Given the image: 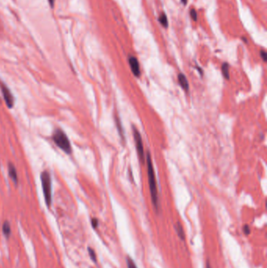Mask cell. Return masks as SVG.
Here are the masks:
<instances>
[{
	"label": "cell",
	"mask_w": 267,
	"mask_h": 268,
	"mask_svg": "<svg viewBox=\"0 0 267 268\" xmlns=\"http://www.w3.org/2000/svg\"><path fill=\"white\" fill-rule=\"evenodd\" d=\"M145 161L146 163V171H147V176H148V183H149L150 187V193H151V201L154 205V208L157 212L160 210V203H159V197L158 192H157V183H156L155 174H154V169L153 167L152 160H151V156L150 152L146 154L145 157Z\"/></svg>",
	"instance_id": "1"
},
{
	"label": "cell",
	"mask_w": 267,
	"mask_h": 268,
	"mask_svg": "<svg viewBox=\"0 0 267 268\" xmlns=\"http://www.w3.org/2000/svg\"><path fill=\"white\" fill-rule=\"evenodd\" d=\"M53 140L55 143L56 145L61 149L68 155H71L72 152V147H71V142L68 139L66 133L60 129L57 128L54 130L53 133Z\"/></svg>",
	"instance_id": "2"
},
{
	"label": "cell",
	"mask_w": 267,
	"mask_h": 268,
	"mask_svg": "<svg viewBox=\"0 0 267 268\" xmlns=\"http://www.w3.org/2000/svg\"><path fill=\"white\" fill-rule=\"evenodd\" d=\"M43 187V194H44L45 202L48 207L52 205V180H51L50 174L48 171L44 170L40 175Z\"/></svg>",
	"instance_id": "3"
},
{
	"label": "cell",
	"mask_w": 267,
	"mask_h": 268,
	"mask_svg": "<svg viewBox=\"0 0 267 268\" xmlns=\"http://www.w3.org/2000/svg\"><path fill=\"white\" fill-rule=\"evenodd\" d=\"M132 133H133V137L134 140H135L136 147L137 153H138L139 157H140V161L142 163H144L145 161V156H144V150H143V140H142L141 135H140V132L137 129L136 127L132 125Z\"/></svg>",
	"instance_id": "4"
},
{
	"label": "cell",
	"mask_w": 267,
	"mask_h": 268,
	"mask_svg": "<svg viewBox=\"0 0 267 268\" xmlns=\"http://www.w3.org/2000/svg\"><path fill=\"white\" fill-rule=\"evenodd\" d=\"M0 89L2 91L3 96V99L6 102V104L9 108H12L14 106L15 99L13 97V93L11 92L10 89H9L8 86L3 82V81H0Z\"/></svg>",
	"instance_id": "5"
},
{
	"label": "cell",
	"mask_w": 267,
	"mask_h": 268,
	"mask_svg": "<svg viewBox=\"0 0 267 268\" xmlns=\"http://www.w3.org/2000/svg\"><path fill=\"white\" fill-rule=\"evenodd\" d=\"M128 61H129V64L130 66L131 71H132V74L135 75L136 77L139 78L141 75V71H140V64H139V61L137 60L136 57H135L134 56H129L128 57Z\"/></svg>",
	"instance_id": "6"
},
{
	"label": "cell",
	"mask_w": 267,
	"mask_h": 268,
	"mask_svg": "<svg viewBox=\"0 0 267 268\" xmlns=\"http://www.w3.org/2000/svg\"><path fill=\"white\" fill-rule=\"evenodd\" d=\"M8 173L9 176L11 178V180H13L15 183V184H18V172H17V169L15 168L14 165L13 163L10 162L8 164Z\"/></svg>",
	"instance_id": "7"
},
{
	"label": "cell",
	"mask_w": 267,
	"mask_h": 268,
	"mask_svg": "<svg viewBox=\"0 0 267 268\" xmlns=\"http://www.w3.org/2000/svg\"><path fill=\"white\" fill-rule=\"evenodd\" d=\"M178 81H179V84L180 85V86L184 90L187 91V92L189 90V89H190L189 81L183 73L178 74Z\"/></svg>",
	"instance_id": "8"
},
{
	"label": "cell",
	"mask_w": 267,
	"mask_h": 268,
	"mask_svg": "<svg viewBox=\"0 0 267 268\" xmlns=\"http://www.w3.org/2000/svg\"><path fill=\"white\" fill-rule=\"evenodd\" d=\"M2 231L3 234H4V236L6 237V238H9L11 235V226L10 223H9V221L6 220L4 221V223H3L2 226Z\"/></svg>",
	"instance_id": "9"
},
{
	"label": "cell",
	"mask_w": 267,
	"mask_h": 268,
	"mask_svg": "<svg viewBox=\"0 0 267 268\" xmlns=\"http://www.w3.org/2000/svg\"><path fill=\"white\" fill-rule=\"evenodd\" d=\"M115 124H116V126H117V129H118V133H119L120 136H121V139L124 140L125 139V136H124V133H123V129H122V125H121V121H120L119 118H118V116L115 115Z\"/></svg>",
	"instance_id": "10"
},
{
	"label": "cell",
	"mask_w": 267,
	"mask_h": 268,
	"mask_svg": "<svg viewBox=\"0 0 267 268\" xmlns=\"http://www.w3.org/2000/svg\"><path fill=\"white\" fill-rule=\"evenodd\" d=\"M176 227V233H177L179 238H180L181 240H182V241H185V233H184L183 228H182V225L180 224V223L177 222V223H176V227Z\"/></svg>",
	"instance_id": "11"
},
{
	"label": "cell",
	"mask_w": 267,
	"mask_h": 268,
	"mask_svg": "<svg viewBox=\"0 0 267 268\" xmlns=\"http://www.w3.org/2000/svg\"><path fill=\"white\" fill-rule=\"evenodd\" d=\"M229 64L227 63H223V65H222V72H223V75L224 76V78L226 80L229 79Z\"/></svg>",
	"instance_id": "12"
},
{
	"label": "cell",
	"mask_w": 267,
	"mask_h": 268,
	"mask_svg": "<svg viewBox=\"0 0 267 268\" xmlns=\"http://www.w3.org/2000/svg\"><path fill=\"white\" fill-rule=\"evenodd\" d=\"M159 22L162 24V25L164 27V28H168V18H167V16L165 13H162L160 15V17H159Z\"/></svg>",
	"instance_id": "13"
},
{
	"label": "cell",
	"mask_w": 267,
	"mask_h": 268,
	"mask_svg": "<svg viewBox=\"0 0 267 268\" xmlns=\"http://www.w3.org/2000/svg\"><path fill=\"white\" fill-rule=\"evenodd\" d=\"M88 252H89V255H90V258H91V260H93L94 263H96V252H95L94 249H92V248L88 247Z\"/></svg>",
	"instance_id": "14"
},
{
	"label": "cell",
	"mask_w": 267,
	"mask_h": 268,
	"mask_svg": "<svg viewBox=\"0 0 267 268\" xmlns=\"http://www.w3.org/2000/svg\"><path fill=\"white\" fill-rule=\"evenodd\" d=\"M126 263H127L128 268H138L136 265L135 262L133 261V260L131 259L129 256H128L127 259H126Z\"/></svg>",
	"instance_id": "15"
},
{
	"label": "cell",
	"mask_w": 267,
	"mask_h": 268,
	"mask_svg": "<svg viewBox=\"0 0 267 268\" xmlns=\"http://www.w3.org/2000/svg\"><path fill=\"white\" fill-rule=\"evenodd\" d=\"M190 17L192 18V20H194V21H196V20H198V13H197L196 10H195L194 9H190Z\"/></svg>",
	"instance_id": "16"
},
{
	"label": "cell",
	"mask_w": 267,
	"mask_h": 268,
	"mask_svg": "<svg viewBox=\"0 0 267 268\" xmlns=\"http://www.w3.org/2000/svg\"><path fill=\"white\" fill-rule=\"evenodd\" d=\"M91 224L93 228L96 229V227H98V225H99V220H98L96 218H93V219H91Z\"/></svg>",
	"instance_id": "17"
},
{
	"label": "cell",
	"mask_w": 267,
	"mask_h": 268,
	"mask_svg": "<svg viewBox=\"0 0 267 268\" xmlns=\"http://www.w3.org/2000/svg\"><path fill=\"white\" fill-rule=\"evenodd\" d=\"M260 56H261V57H262V60H263L264 62H266L267 55H266V52H265V50H261V51H260Z\"/></svg>",
	"instance_id": "18"
},
{
	"label": "cell",
	"mask_w": 267,
	"mask_h": 268,
	"mask_svg": "<svg viewBox=\"0 0 267 268\" xmlns=\"http://www.w3.org/2000/svg\"><path fill=\"white\" fill-rule=\"evenodd\" d=\"M243 231L246 235H248L250 234V232H251V230H250V227L248 225V224H246V225L244 226Z\"/></svg>",
	"instance_id": "19"
},
{
	"label": "cell",
	"mask_w": 267,
	"mask_h": 268,
	"mask_svg": "<svg viewBox=\"0 0 267 268\" xmlns=\"http://www.w3.org/2000/svg\"><path fill=\"white\" fill-rule=\"evenodd\" d=\"M205 268H212V266H211V264H210V263H209L208 260H207V262H206Z\"/></svg>",
	"instance_id": "20"
},
{
	"label": "cell",
	"mask_w": 267,
	"mask_h": 268,
	"mask_svg": "<svg viewBox=\"0 0 267 268\" xmlns=\"http://www.w3.org/2000/svg\"><path fill=\"white\" fill-rule=\"evenodd\" d=\"M48 1H49V5H50V6H54V1H55V0H48Z\"/></svg>",
	"instance_id": "21"
},
{
	"label": "cell",
	"mask_w": 267,
	"mask_h": 268,
	"mask_svg": "<svg viewBox=\"0 0 267 268\" xmlns=\"http://www.w3.org/2000/svg\"><path fill=\"white\" fill-rule=\"evenodd\" d=\"M181 2H182V3L183 5H187V0H181Z\"/></svg>",
	"instance_id": "22"
},
{
	"label": "cell",
	"mask_w": 267,
	"mask_h": 268,
	"mask_svg": "<svg viewBox=\"0 0 267 268\" xmlns=\"http://www.w3.org/2000/svg\"><path fill=\"white\" fill-rule=\"evenodd\" d=\"M0 102H1V99H0Z\"/></svg>",
	"instance_id": "23"
}]
</instances>
